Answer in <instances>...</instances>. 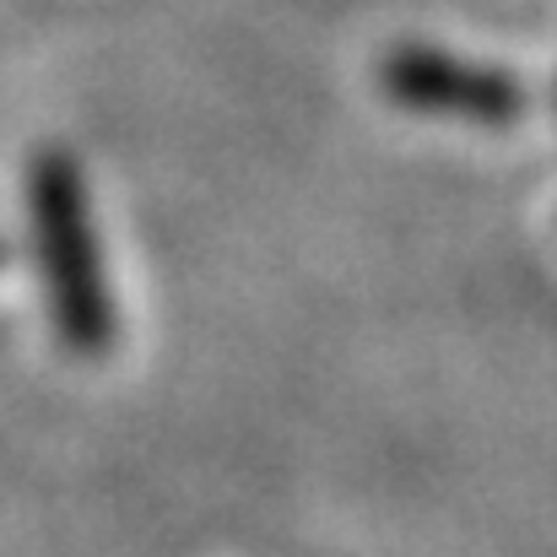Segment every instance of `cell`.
Returning <instances> with one entry per match:
<instances>
[{
    "label": "cell",
    "mask_w": 557,
    "mask_h": 557,
    "mask_svg": "<svg viewBox=\"0 0 557 557\" xmlns=\"http://www.w3.org/2000/svg\"><path fill=\"white\" fill-rule=\"evenodd\" d=\"M33 222L44 238V260L54 276L60 320L71 336L98 342L103 336V293H98V260H92V233L82 211V185L60 152H44L33 163Z\"/></svg>",
    "instance_id": "6da1fadb"
},
{
    "label": "cell",
    "mask_w": 557,
    "mask_h": 557,
    "mask_svg": "<svg viewBox=\"0 0 557 557\" xmlns=\"http://www.w3.org/2000/svg\"><path fill=\"white\" fill-rule=\"evenodd\" d=\"M384 92H395L406 109L482 120V125H504L520 109L515 82H504L498 71L466 65L455 54H438V49H400V54H389L384 60Z\"/></svg>",
    "instance_id": "7a4b0ae2"
}]
</instances>
